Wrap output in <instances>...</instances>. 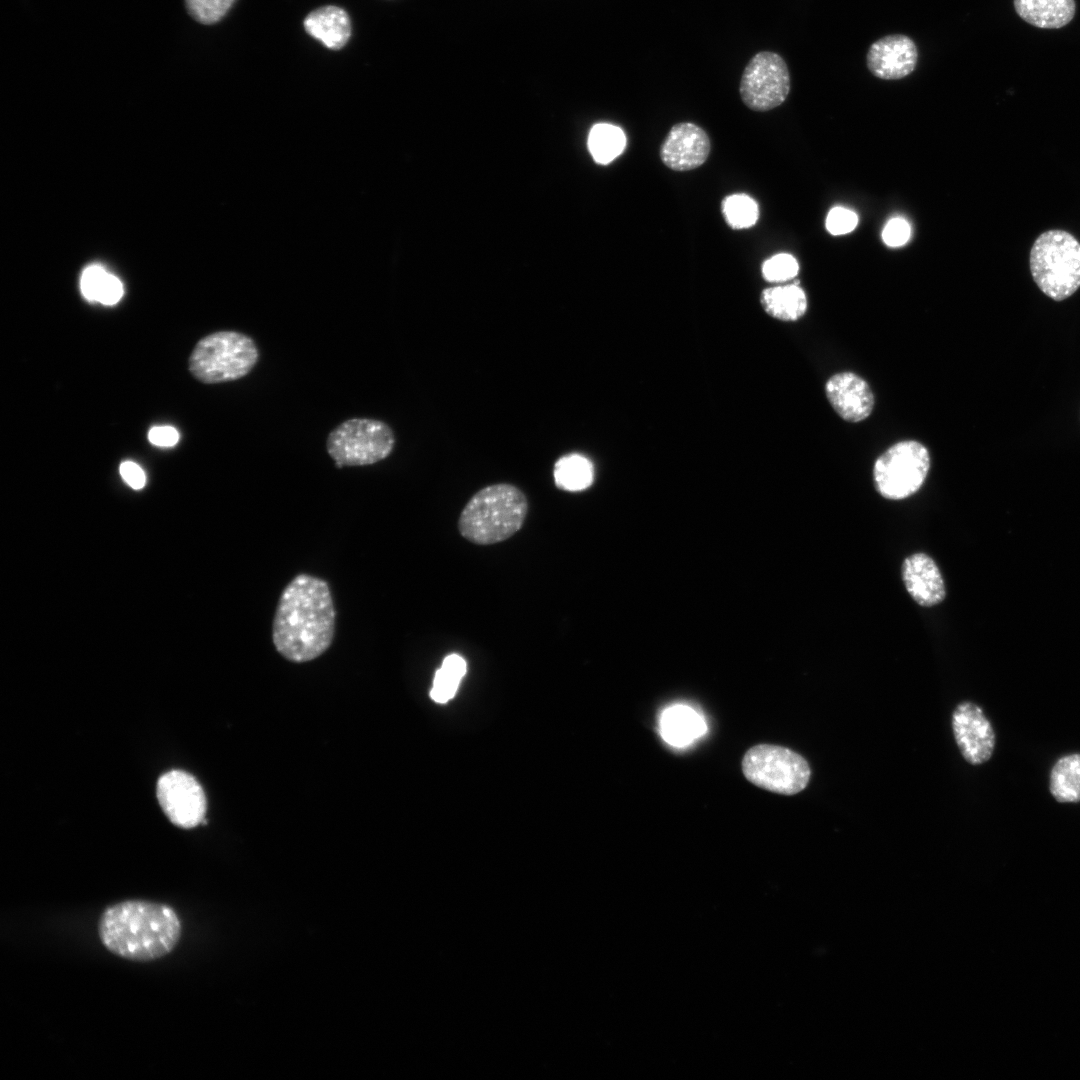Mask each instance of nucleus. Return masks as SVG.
Returning a JSON list of instances; mask_svg holds the SVG:
<instances>
[{"instance_id":"19","label":"nucleus","mask_w":1080,"mask_h":1080,"mask_svg":"<svg viewBox=\"0 0 1080 1080\" xmlns=\"http://www.w3.org/2000/svg\"><path fill=\"white\" fill-rule=\"evenodd\" d=\"M760 302L767 314L784 321L798 320L806 313L808 305L806 294L797 283L766 288Z\"/></svg>"},{"instance_id":"13","label":"nucleus","mask_w":1080,"mask_h":1080,"mask_svg":"<svg viewBox=\"0 0 1080 1080\" xmlns=\"http://www.w3.org/2000/svg\"><path fill=\"white\" fill-rule=\"evenodd\" d=\"M711 151L708 134L700 126L680 122L671 127L660 147L664 165L674 171H689L701 166Z\"/></svg>"},{"instance_id":"23","label":"nucleus","mask_w":1080,"mask_h":1080,"mask_svg":"<svg viewBox=\"0 0 1080 1080\" xmlns=\"http://www.w3.org/2000/svg\"><path fill=\"white\" fill-rule=\"evenodd\" d=\"M465 673L466 662L463 657L458 654L446 656L441 667L435 673L430 691L431 698L438 703H445L450 700L456 693Z\"/></svg>"},{"instance_id":"12","label":"nucleus","mask_w":1080,"mask_h":1080,"mask_svg":"<svg viewBox=\"0 0 1080 1080\" xmlns=\"http://www.w3.org/2000/svg\"><path fill=\"white\" fill-rule=\"evenodd\" d=\"M918 58V48L912 38L905 34H889L870 45L866 66L879 79L899 80L915 70Z\"/></svg>"},{"instance_id":"5","label":"nucleus","mask_w":1080,"mask_h":1080,"mask_svg":"<svg viewBox=\"0 0 1080 1080\" xmlns=\"http://www.w3.org/2000/svg\"><path fill=\"white\" fill-rule=\"evenodd\" d=\"M1029 266L1034 282L1046 296L1055 301L1067 299L1080 288V242L1064 230L1045 231L1031 247Z\"/></svg>"},{"instance_id":"16","label":"nucleus","mask_w":1080,"mask_h":1080,"mask_svg":"<svg viewBox=\"0 0 1080 1080\" xmlns=\"http://www.w3.org/2000/svg\"><path fill=\"white\" fill-rule=\"evenodd\" d=\"M303 27L308 35L334 51L344 48L352 35L349 14L336 5H325L312 10L304 18Z\"/></svg>"},{"instance_id":"6","label":"nucleus","mask_w":1080,"mask_h":1080,"mask_svg":"<svg viewBox=\"0 0 1080 1080\" xmlns=\"http://www.w3.org/2000/svg\"><path fill=\"white\" fill-rule=\"evenodd\" d=\"M393 429L375 418H349L332 429L326 449L337 468L373 465L393 451Z\"/></svg>"},{"instance_id":"7","label":"nucleus","mask_w":1080,"mask_h":1080,"mask_svg":"<svg viewBox=\"0 0 1080 1080\" xmlns=\"http://www.w3.org/2000/svg\"><path fill=\"white\" fill-rule=\"evenodd\" d=\"M745 778L764 790L794 795L806 788L811 770L804 757L786 747L758 744L742 759Z\"/></svg>"},{"instance_id":"1","label":"nucleus","mask_w":1080,"mask_h":1080,"mask_svg":"<svg viewBox=\"0 0 1080 1080\" xmlns=\"http://www.w3.org/2000/svg\"><path fill=\"white\" fill-rule=\"evenodd\" d=\"M335 617L328 583L308 574L297 575L280 596L273 620V643L289 661H311L331 645Z\"/></svg>"},{"instance_id":"8","label":"nucleus","mask_w":1080,"mask_h":1080,"mask_svg":"<svg viewBox=\"0 0 1080 1080\" xmlns=\"http://www.w3.org/2000/svg\"><path fill=\"white\" fill-rule=\"evenodd\" d=\"M930 454L915 440L899 441L885 450L873 466V480L879 494L901 500L915 494L930 470Z\"/></svg>"},{"instance_id":"21","label":"nucleus","mask_w":1080,"mask_h":1080,"mask_svg":"<svg viewBox=\"0 0 1080 1080\" xmlns=\"http://www.w3.org/2000/svg\"><path fill=\"white\" fill-rule=\"evenodd\" d=\"M553 476L559 489L570 492L581 491L593 482V465L582 455H564L555 463Z\"/></svg>"},{"instance_id":"26","label":"nucleus","mask_w":1080,"mask_h":1080,"mask_svg":"<svg viewBox=\"0 0 1080 1080\" xmlns=\"http://www.w3.org/2000/svg\"><path fill=\"white\" fill-rule=\"evenodd\" d=\"M799 271L797 260L790 254H777L762 265V276L769 282H785L793 279Z\"/></svg>"},{"instance_id":"10","label":"nucleus","mask_w":1080,"mask_h":1080,"mask_svg":"<svg viewBox=\"0 0 1080 1080\" xmlns=\"http://www.w3.org/2000/svg\"><path fill=\"white\" fill-rule=\"evenodd\" d=\"M159 804L170 821L182 828H192L203 821L206 797L198 781L187 772L171 770L157 782Z\"/></svg>"},{"instance_id":"32","label":"nucleus","mask_w":1080,"mask_h":1080,"mask_svg":"<svg viewBox=\"0 0 1080 1080\" xmlns=\"http://www.w3.org/2000/svg\"><path fill=\"white\" fill-rule=\"evenodd\" d=\"M149 441L161 447H172L177 444L179 440L178 431L171 426H156L150 429L148 433Z\"/></svg>"},{"instance_id":"27","label":"nucleus","mask_w":1080,"mask_h":1080,"mask_svg":"<svg viewBox=\"0 0 1080 1080\" xmlns=\"http://www.w3.org/2000/svg\"><path fill=\"white\" fill-rule=\"evenodd\" d=\"M858 217L853 211L835 207L831 209L826 218V228L832 235H843L855 229Z\"/></svg>"},{"instance_id":"22","label":"nucleus","mask_w":1080,"mask_h":1080,"mask_svg":"<svg viewBox=\"0 0 1080 1080\" xmlns=\"http://www.w3.org/2000/svg\"><path fill=\"white\" fill-rule=\"evenodd\" d=\"M626 146V136L621 128L599 123L594 125L588 136V148L599 164H608L618 157Z\"/></svg>"},{"instance_id":"28","label":"nucleus","mask_w":1080,"mask_h":1080,"mask_svg":"<svg viewBox=\"0 0 1080 1080\" xmlns=\"http://www.w3.org/2000/svg\"><path fill=\"white\" fill-rule=\"evenodd\" d=\"M108 272L100 265L88 266L82 273L80 288L83 296L89 301H97L100 288Z\"/></svg>"},{"instance_id":"20","label":"nucleus","mask_w":1080,"mask_h":1080,"mask_svg":"<svg viewBox=\"0 0 1080 1080\" xmlns=\"http://www.w3.org/2000/svg\"><path fill=\"white\" fill-rule=\"evenodd\" d=\"M1050 791L1059 802L1080 801V754L1060 758L1050 774Z\"/></svg>"},{"instance_id":"29","label":"nucleus","mask_w":1080,"mask_h":1080,"mask_svg":"<svg viewBox=\"0 0 1080 1080\" xmlns=\"http://www.w3.org/2000/svg\"><path fill=\"white\" fill-rule=\"evenodd\" d=\"M911 228L902 218L891 219L882 231V239L890 247L904 245L910 238Z\"/></svg>"},{"instance_id":"4","label":"nucleus","mask_w":1080,"mask_h":1080,"mask_svg":"<svg viewBox=\"0 0 1080 1080\" xmlns=\"http://www.w3.org/2000/svg\"><path fill=\"white\" fill-rule=\"evenodd\" d=\"M260 353L254 339L242 332L222 330L198 341L189 358L193 377L205 384H219L247 376Z\"/></svg>"},{"instance_id":"9","label":"nucleus","mask_w":1080,"mask_h":1080,"mask_svg":"<svg viewBox=\"0 0 1080 1080\" xmlns=\"http://www.w3.org/2000/svg\"><path fill=\"white\" fill-rule=\"evenodd\" d=\"M790 88V73L785 60L775 52L761 51L747 63L739 93L749 109L764 112L780 106Z\"/></svg>"},{"instance_id":"24","label":"nucleus","mask_w":1080,"mask_h":1080,"mask_svg":"<svg viewBox=\"0 0 1080 1080\" xmlns=\"http://www.w3.org/2000/svg\"><path fill=\"white\" fill-rule=\"evenodd\" d=\"M722 213L727 224L733 229L753 226L759 217L757 203L748 195L733 194L722 201Z\"/></svg>"},{"instance_id":"17","label":"nucleus","mask_w":1080,"mask_h":1080,"mask_svg":"<svg viewBox=\"0 0 1080 1080\" xmlns=\"http://www.w3.org/2000/svg\"><path fill=\"white\" fill-rule=\"evenodd\" d=\"M1016 14L1040 29H1061L1075 17V0H1013Z\"/></svg>"},{"instance_id":"18","label":"nucleus","mask_w":1080,"mask_h":1080,"mask_svg":"<svg viewBox=\"0 0 1080 1080\" xmlns=\"http://www.w3.org/2000/svg\"><path fill=\"white\" fill-rule=\"evenodd\" d=\"M660 730L666 742L674 746H684L703 735L706 724L692 708L676 705L663 712Z\"/></svg>"},{"instance_id":"15","label":"nucleus","mask_w":1080,"mask_h":1080,"mask_svg":"<svg viewBox=\"0 0 1080 1080\" xmlns=\"http://www.w3.org/2000/svg\"><path fill=\"white\" fill-rule=\"evenodd\" d=\"M902 579L906 590L920 606H935L946 596L941 572L934 560L925 553H915L904 560Z\"/></svg>"},{"instance_id":"14","label":"nucleus","mask_w":1080,"mask_h":1080,"mask_svg":"<svg viewBox=\"0 0 1080 1080\" xmlns=\"http://www.w3.org/2000/svg\"><path fill=\"white\" fill-rule=\"evenodd\" d=\"M825 394L835 412L847 422L865 420L874 407L870 386L853 372L843 371L832 375L825 383Z\"/></svg>"},{"instance_id":"11","label":"nucleus","mask_w":1080,"mask_h":1080,"mask_svg":"<svg viewBox=\"0 0 1080 1080\" xmlns=\"http://www.w3.org/2000/svg\"><path fill=\"white\" fill-rule=\"evenodd\" d=\"M952 726L956 743L967 762L978 765L991 757L995 734L979 706L970 702L959 704L953 712Z\"/></svg>"},{"instance_id":"31","label":"nucleus","mask_w":1080,"mask_h":1080,"mask_svg":"<svg viewBox=\"0 0 1080 1080\" xmlns=\"http://www.w3.org/2000/svg\"><path fill=\"white\" fill-rule=\"evenodd\" d=\"M120 475L123 480L133 489H141L146 484V475L143 469L132 461L121 463Z\"/></svg>"},{"instance_id":"30","label":"nucleus","mask_w":1080,"mask_h":1080,"mask_svg":"<svg viewBox=\"0 0 1080 1080\" xmlns=\"http://www.w3.org/2000/svg\"><path fill=\"white\" fill-rule=\"evenodd\" d=\"M123 295L121 281L112 274H107L100 288L97 301L104 305L116 304Z\"/></svg>"},{"instance_id":"25","label":"nucleus","mask_w":1080,"mask_h":1080,"mask_svg":"<svg viewBox=\"0 0 1080 1080\" xmlns=\"http://www.w3.org/2000/svg\"><path fill=\"white\" fill-rule=\"evenodd\" d=\"M236 0H185L189 15L197 22L212 25L221 21Z\"/></svg>"},{"instance_id":"2","label":"nucleus","mask_w":1080,"mask_h":1080,"mask_svg":"<svg viewBox=\"0 0 1080 1080\" xmlns=\"http://www.w3.org/2000/svg\"><path fill=\"white\" fill-rule=\"evenodd\" d=\"M98 936L113 955L135 962H150L170 954L182 936V923L166 903L129 899L106 907Z\"/></svg>"},{"instance_id":"3","label":"nucleus","mask_w":1080,"mask_h":1080,"mask_svg":"<svg viewBox=\"0 0 1080 1080\" xmlns=\"http://www.w3.org/2000/svg\"><path fill=\"white\" fill-rule=\"evenodd\" d=\"M529 504L525 493L510 483L478 490L463 507L457 522L460 535L476 545H492L515 535L524 525Z\"/></svg>"}]
</instances>
